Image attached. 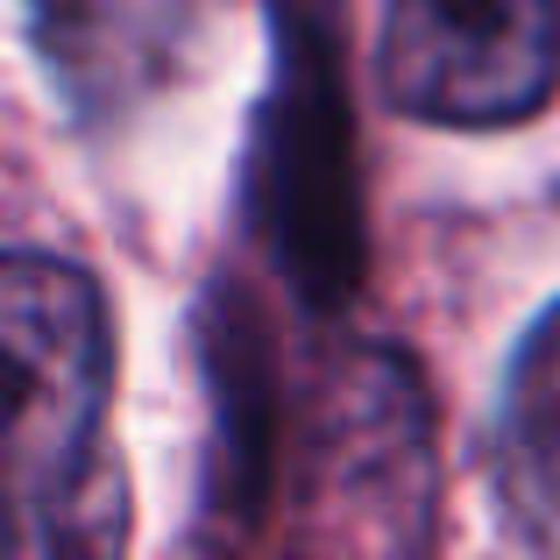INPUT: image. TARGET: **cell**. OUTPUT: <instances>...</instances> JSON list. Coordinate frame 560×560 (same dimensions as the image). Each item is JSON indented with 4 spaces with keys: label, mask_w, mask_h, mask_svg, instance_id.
Returning a JSON list of instances; mask_svg holds the SVG:
<instances>
[{
    "label": "cell",
    "mask_w": 560,
    "mask_h": 560,
    "mask_svg": "<svg viewBox=\"0 0 560 560\" xmlns=\"http://www.w3.org/2000/svg\"><path fill=\"white\" fill-rule=\"evenodd\" d=\"M8 319V497L14 539L28 553L71 539L85 476H93V433L107 405V305L100 284L65 256H8L0 284Z\"/></svg>",
    "instance_id": "1"
},
{
    "label": "cell",
    "mask_w": 560,
    "mask_h": 560,
    "mask_svg": "<svg viewBox=\"0 0 560 560\" xmlns=\"http://www.w3.org/2000/svg\"><path fill=\"white\" fill-rule=\"evenodd\" d=\"M560 79V0H390L383 93L411 121L504 128Z\"/></svg>",
    "instance_id": "2"
},
{
    "label": "cell",
    "mask_w": 560,
    "mask_h": 560,
    "mask_svg": "<svg viewBox=\"0 0 560 560\" xmlns=\"http://www.w3.org/2000/svg\"><path fill=\"white\" fill-rule=\"evenodd\" d=\"M277 100H270V150H262V178L277 185V220H284V256L299 262V284H313L319 299L348 291V121L334 107V85L319 65L291 57L277 71Z\"/></svg>",
    "instance_id": "3"
},
{
    "label": "cell",
    "mask_w": 560,
    "mask_h": 560,
    "mask_svg": "<svg viewBox=\"0 0 560 560\" xmlns=\"http://www.w3.org/2000/svg\"><path fill=\"white\" fill-rule=\"evenodd\" d=\"M191 0H28V36L79 121L136 107L171 71Z\"/></svg>",
    "instance_id": "4"
},
{
    "label": "cell",
    "mask_w": 560,
    "mask_h": 560,
    "mask_svg": "<svg viewBox=\"0 0 560 560\" xmlns=\"http://www.w3.org/2000/svg\"><path fill=\"white\" fill-rule=\"evenodd\" d=\"M504 504L539 547H560V305L539 313L504 376Z\"/></svg>",
    "instance_id": "5"
}]
</instances>
